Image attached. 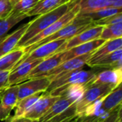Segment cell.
<instances>
[{"label":"cell","mask_w":122,"mask_h":122,"mask_svg":"<svg viewBox=\"0 0 122 122\" xmlns=\"http://www.w3.org/2000/svg\"><path fill=\"white\" fill-rule=\"evenodd\" d=\"M102 26L94 25L83 31L79 33V34L74 36L70 39L67 40L66 43H64L57 51V53L67 51L74 46L80 45L81 44H84L95 39H99L100 34L103 29Z\"/></svg>","instance_id":"9c48e42d"},{"label":"cell","mask_w":122,"mask_h":122,"mask_svg":"<svg viewBox=\"0 0 122 122\" xmlns=\"http://www.w3.org/2000/svg\"><path fill=\"white\" fill-rule=\"evenodd\" d=\"M13 4L10 0H0V19L6 16L11 10Z\"/></svg>","instance_id":"4dcf8cb0"},{"label":"cell","mask_w":122,"mask_h":122,"mask_svg":"<svg viewBox=\"0 0 122 122\" xmlns=\"http://www.w3.org/2000/svg\"><path fill=\"white\" fill-rule=\"evenodd\" d=\"M26 17L27 16L25 12H18L11 10L6 16L0 19V40L6 36L14 26Z\"/></svg>","instance_id":"ffe728a7"},{"label":"cell","mask_w":122,"mask_h":122,"mask_svg":"<svg viewBox=\"0 0 122 122\" xmlns=\"http://www.w3.org/2000/svg\"><path fill=\"white\" fill-rule=\"evenodd\" d=\"M92 54L93 52L65 61L60 64L58 66L48 72L44 76V77H49L51 81L53 79L62 76L68 72L82 69L84 65L86 64V62L91 58Z\"/></svg>","instance_id":"52a82bcc"},{"label":"cell","mask_w":122,"mask_h":122,"mask_svg":"<svg viewBox=\"0 0 122 122\" xmlns=\"http://www.w3.org/2000/svg\"><path fill=\"white\" fill-rule=\"evenodd\" d=\"M111 7L122 9V0H113Z\"/></svg>","instance_id":"e575fe53"},{"label":"cell","mask_w":122,"mask_h":122,"mask_svg":"<svg viewBox=\"0 0 122 122\" xmlns=\"http://www.w3.org/2000/svg\"><path fill=\"white\" fill-rule=\"evenodd\" d=\"M3 93H4V92H3ZM3 93L0 94V99H1V96H2V94H3Z\"/></svg>","instance_id":"f35d334b"},{"label":"cell","mask_w":122,"mask_h":122,"mask_svg":"<svg viewBox=\"0 0 122 122\" xmlns=\"http://www.w3.org/2000/svg\"><path fill=\"white\" fill-rule=\"evenodd\" d=\"M122 105L111 112L101 122H122Z\"/></svg>","instance_id":"f546056e"},{"label":"cell","mask_w":122,"mask_h":122,"mask_svg":"<svg viewBox=\"0 0 122 122\" xmlns=\"http://www.w3.org/2000/svg\"><path fill=\"white\" fill-rule=\"evenodd\" d=\"M122 84L113 89L103 99L101 105V109L103 112L109 114L114 109L122 105Z\"/></svg>","instance_id":"7402d4cb"},{"label":"cell","mask_w":122,"mask_h":122,"mask_svg":"<svg viewBox=\"0 0 122 122\" xmlns=\"http://www.w3.org/2000/svg\"><path fill=\"white\" fill-rule=\"evenodd\" d=\"M78 100L79 99L77 98L67 94H63L59 96V98L52 104L49 109L40 118L39 122H45L59 115V114L66 110L72 104L77 102Z\"/></svg>","instance_id":"9a60e30c"},{"label":"cell","mask_w":122,"mask_h":122,"mask_svg":"<svg viewBox=\"0 0 122 122\" xmlns=\"http://www.w3.org/2000/svg\"><path fill=\"white\" fill-rule=\"evenodd\" d=\"M29 24V21L26 24H22L14 32L6 35L0 40V58L16 49L18 42L26 32Z\"/></svg>","instance_id":"5bb4252c"},{"label":"cell","mask_w":122,"mask_h":122,"mask_svg":"<svg viewBox=\"0 0 122 122\" xmlns=\"http://www.w3.org/2000/svg\"><path fill=\"white\" fill-rule=\"evenodd\" d=\"M31 122H39V120H31Z\"/></svg>","instance_id":"8d00e7d4"},{"label":"cell","mask_w":122,"mask_h":122,"mask_svg":"<svg viewBox=\"0 0 122 122\" xmlns=\"http://www.w3.org/2000/svg\"><path fill=\"white\" fill-rule=\"evenodd\" d=\"M119 49H122V38H117L112 40L106 41L101 46H99L93 52L91 58L86 62V64L94 62L101 57Z\"/></svg>","instance_id":"44dd1931"},{"label":"cell","mask_w":122,"mask_h":122,"mask_svg":"<svg viewBox=\"0 0 122 122\" xmlns=\"http://www.w3.org/2000/svg\"><path fill=\"white\" fill-rule=\"evenodd\" d=\"M94 117H79V116H76L75 117L71 122H91L93 119H94Z\"/></svg>","instance_id":"836d02e7"},{"label":"cell","mask_w":122,"mask_h":122,"mask_svg":"<svg viewBox=\"0 0 122 122\" xmlns=\"http://www.w3.org/2000/svg\"><path fill=\"white\" fill-rule=\"evenodd\" d=\"M122 12V9H117L114 7H107V8H103L100 9L98 10L89 11L87 13H84V14H78V16H80L84 18H86L89 19L90 21L94 22L98 20L102 19L105 17H107L109 16H112L118 13Z\"/></svg>","instance_id":"484cf974"},{"label":"cell","mask_w":122,"mask_h":122,"mask_svg":"<svg viewBox=\"0 0 122 122\" xmlns=\"http://www.w3.org/2000/svg\"><path fill=\"white\" fill-rule=\"evenodd\" d=\"M73 119H74V118H73ZM73 119H70V120H68V121H66V122H71V121Z\"/></svg>","instance_id":"74e56055"},{"label":"cell","mask_w":122,"mask_h":122,"mask_svg":"<svg viewBox=\"0 0 122 122\" xmlns=\"http://www.w3.org/2000/svg\"><path fill=\"white\" fill-rule=\"evenodd\" d=\"M18 102V84L8 87L0 99V121H5Z\"/></svg>","instance_id":"8fae6325"},{"label":"cell","mask_w":122,"mask_h":122,"mask_svg":"<svg viewBox=\"0 0 122 122\" xmlns=\"http://www.w3.org/2000/svg\"><path fill=\"white\" fill-rule=\"evenodd\" d=\"M122 68L107 69L97 73L92 80L91 85L105 84L112 86L115 89L119 85L122 84Z\"/></svg>","instance_id":"2e32d148"},{"label":"cell","mask_w":122,"mask_h":122,"mask_svg":"<svg viewBox=\"0 0 122 122\" xmlns=\"http://www.w3.org/2000/svg\"><path fill=\"white\" fill-rule=\"evenodd\" d=\"M109 114H105V113H103L102 115H100V116H97L94 117V119L91 122H101V121L102 119H104Z\"/></svg>","instance_id":"d590c367"},{"label":"cell","mask_w":122,"mask_h":122,"mask_svg":"<svg viewBox=\"0 0 122 122\" xmlns=\"http://www.w3.org/2000/svg\"><path fill=\"white\" fill-rule=\"evenodd\" d=\"M87 65L92 68H104L107 69H121L122 68V49L105 55Z\"/></svg>","instance_id":"e0dca14e"},{"label":"cell","mask_w":122,"mask_h":122,"mask_svg":"<svg viewBox=\"0 0 122 122\" xmlns=\"http://www.w3.org/2000/svg\"><path fill=\"white\" fill-rule=\"evenodd\" d=\"M11 1V0H10ZM39 0H14L11 1L13 4L12 10L18 12L26 13L32 9Z\"/></svg>","instance_id":"83f0119b"},{"label":"cell","mask_w":122,"mask_h":122,"mask_svg":"<svg viewBox=\"0 0 122 122\" xmlns=\"http://www.w3.org/2000/svg\"><path fill=\"white\" fill-rule=\"evenodd\" d=\"M105 41H106L103 39H98L84 44H81L67 51H65L63 58V62L79 56H82L86 54L94 52L99 46H101Z\"/></svg>","instance_id":"ac0fdd59"},{"label":"cell","mask_w":122,"mask_h":122,"mask_svg":"<svg viewBox=\"0 0 122 122\" xmlns=\"http://www.w3.org/2000/svg\"><path fill=\"white\" fill-rule=\"evenodd\" d=\"M11 1H14V0H11Z\"/></svg>","instance_id":"ab89813d"},{"label":"cell","mask_w":122,"mask_h":122,"mask_svg":"<svg viewBox=\"0 0 122 122\" xmlns=\"http://www.w3.org/2000/svg\"><path fill=\"white\" fill-rule=\"evenodd\" d=\"M66 41V39H58L44 44L36 48L27 55L23 56L15 66L24 61H32L36 59H45L48 57H50L56 54L58 49Z\"/></svg>","instance_id":"ba28073f"},{"label":"cell","mask_w":122,"mask_h":122,"mask_svg":"<svg viewBox=\"0 0 122 122\" xmlns=\"http://www.w3.org/2000/svg\"><path fill=\"white\" fill-rule=\"evenodd\" d=\"M23 48H16L12 51L0 58V71H11L24 56Z\"/></svg>","instance_id":"603a6c76"},{"label":"cell","mask_w":122,"mask_h":122,"mask_svg":"<svg viewBox=\"0 0 122 122\" xmlns=\"http://www.w3.org/2000/svg\"><path fill=\"white\" fill-rule=\"evenodd\" d=\"M43 93L44 92L32 94L31 96L24 97L19 100L16 105V110L14 115L13 117L14 118L24 117V115L29 111L31 107L34 104V103L40 98Z\"/></svg>","instance_id":"d4e9b609"},{"label":"cell","mask_w":122,"mask_h":122,"mask_svg":"<svg viewBox=\"0 0 122 122\" xmlns=\"http://www.w3.org/2000/svg\"><path fill=\"white\" fill-rule=\"evenodd\" d=\"M94 25H95L93 21H90L89 19L77 15L74 19V20L72 21H71L69 24L64 26L63 28H61V29H59L54 34H51V36H49L48 37L43 39L42 40H41L36 43H34V44L30 45L29 46H26L25 48H23L24 50V52H25L24 56L29 54L31 51H32L36 48H37L44 44H46L48 42L58 40V39L69 40L71 38L74 37V36L79 34L81 31H83Z\"/></svg>","instance_id":"3957f363"},{"label":"cell","mask_w":122,"mask_h":122,"mask_svg":"<svg viewBox=\"0 0 122 122\" xmlns=\"http://www.w3.org/2000/svg\"><path fill=\"white\" fill-rule=\"evenodd\" d=\"M122 37V22L103 27L99 39L104 41L112 40Z\"/></svg>","instance_id":"4316f807"},{"label":"cell","mask_w":122,"mask_h":122,"mask_svg":"<svg viewBox=\"0 0 122 122\" xmlns=\"http://www.w3.org/2000/svg\"><path fill=\"white\" fill-rule=\"evenodd\" d=\"M44 59H36L24 61L15 66L9 73L8 79V86L19 84L26 81L29 73Z\"/></svg>","instance_id":"4fadbf2b"},{"label":"cell","mask_w":122,"mask_h":122,"mask_svg":"<svg viewBox=\"0 0 122 122\" xmlns=\"http://www.w3.org/2000/svg\"><path fill=\"white\" fill-rule=\"evenodd\" d=\"M70 4V9L64 14L59 19L54 22L52 24L49 26L47 28L41 31L40 33L36 34L35 36L31 38L30 40H29L24 46L22 48H25L26 46H29L34 43H36L43 39L48 37L51 36V34H54L64 26H66L69 24L71 21L74 20V19L77 16V14L79 12V6L77 2L76 1H69Z\"/></svg>","instance_id":"277c9868"},{"label":"cell","mask_w":122,"mask_h":122,"mask_svg":"<svg viewBox=\"0 0 122 122\" xmlns=\"http://www.w3.org/2000/svg\"><path fill=\"white\" fill-rule=\"evenodd\" d=\"M10 71H0V94L3 93L8 86V79Z\"/></svg>","instance_id":"1f68e13d"},{"label":"cell","mask_w":122,"mask_h":122,"mask_svg":"<svg viewBox=\"0 0 122 122\" xmlns=\"http://www.w3.org/2000/svg\"><path fill=\"white\" fill-rule=\"evenodd\" d=\"M76 1L79 6V14L87 13L112 6L113 0H70Z\"/></svg>","instance_id":"cb8c5ba5"},{"label":"cell","mask_w":122,"mask_h":122,"mask_svg":"<svg viewBox=\"0 0 122 122\" xmlns=\"http://www.w3.org/2000/svg\"><path fill=\"white\" fill-rule=\"evenodd\" d=\"M70 4L67 3L59 6L58 8L49 12L39 15L36 18L30 21L29 27L27 28L21 39L18 42L16 48H22L23 46L29 40H30L41 31L52 24L54 22L59 19L70 9Z\"/></svg>","instance_id":"6da1fadb"},{"label":"cell","mask_w":122,"mask_h":122,"mask_svg":"<svg viewBox=\"0 0 122 122\" xmlns=\"http://www.w3.org/2000/svg\"><path fill=\"white\" fill-rule=\"evenodd\" d=\"M97 72L94 70L85 71L82 69L68 72L62 76L54 78L51 80L46 93L53 96L71 85H81L86 88L91 85Z\"/></svg>","instance_id":"7a4b0ae2"},{"label":"cell","mask_w":122,"mask_h":122,"mask_svg":"<svg viewBox=\"0 0 122 122\" xmlns=\"http://www.w3.org/2000/svg\"><path fill=\"white\" fill-rule=\"evenodd\" d=\"M59 98L58 96H53L44 92L24 117L31 120H39Z\"/></svg>","instance_id":"30bf717a"},{"label":"cell","mask_w":122,"mask_h":122,"mask_svg":"<svg viewBox=\"0 0 122 122\" xmlns=\"http://www.w3.org/2000/svg\"><path fill=\"white\" fill-rule=\"evenodd\" d=\"M121 22H122V12L112 15V16H109L102 19L94 21V23L95 25L105 26H108V25L121 23Z\"/></svg>","instance_id":"f1b7e54d"},{"label":"cell","mask_w":122,"mask_h":122,"mask_svg":"<svg viewBox=\"0 0 122 122\" xmlns=\"http://www.w3.org/2000/svg\"><path fill=\"white\" fill-rule=\"evenodd\" d=\"M31 119H27L26 117L21 118H14L13 116H9L6 120L5 122H31Z\"/></svg>","instance_id":"d6a6232c"},{"label":"cell","mask_w":122,"mask_h":122,"mask_svg":"<svg viewBox=\"0 0 122 122\" xmlns=\"http://www.w3.org/2000/svg\"><path fill=\"white\" fill-rule=\"evenodd\" d=\"M49 77H38L31 79L18 84V101L41 92H46L51 83Z\"/></svg>","instance_id":"8992f818"},{"label":"cell","mask_w":122,"mask_h":122,"mask_svg":"<svg viewBox=\"0 0 122 122\" xmlns=\"http://www.w3.org/2000/svg\"><path fill=\"white\" fill-rule=\"evenodd\" d=\"M70 0H39L36 5L26 14L27 17L39 16L49 12L59 6L69 3Z\"/></svg>","instance_id":"d6986e66"},{"label":"cell","mask_w":122,"mask_h":122,"mask_svg":"<svg viewBox=\"0 0 122 122\" xmlns=\"http://www.w3.org/2000/svg\"><path fill=\"white\" fill-rule=\"evenodd\" d=\"M64 54V51L59 52L50 57H48L42 60L29 73V74L27 76L26 79V81L38 77H44V76L48 72H49L50 71H51L63 62Z\"/></svg>","instance_id":"7c38bea8"},{"label":"cell","mask_w":122,"mask_h":122,"mask_svg":"<svg viewBox=\"0 0 122 122\" xmlns=\"http://www.w3.org/2000/svg\"><path fill=\"white\" fill-rule=\"evenodd\" d=\"M114 88L109 85H91L86 89L81 97L75 103L76 112L79 117H83L86 109L95 102L104 99Z\"/></svg>","instance_id":"5b68a950"}]
</instances>
